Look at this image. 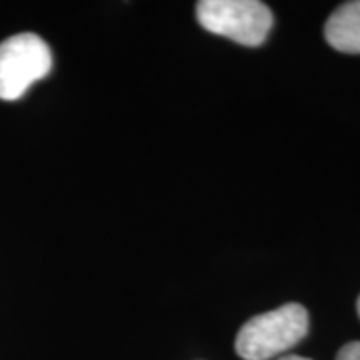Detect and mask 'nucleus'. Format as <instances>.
Instances as JSON below:
<instances>
[{
  "label": "nucleus",
  "instance_id": "1",
  "mask_svg": "<svg viewBox=\"0 0 360 360\" xmlns=\"http://www.w3.org/2000/svg\"><path fill=\"white\" fill-rule=\"evenodd\" d=\"M309 335V312L298 302L258 314L236 335V352L245 360H270L296 347Z\"/></svg>",
  "mask_w": 360,
  "mask_h": 360
},
{
  "label": "nucleus",
  "instance_id": "2",
  "mask_svg": "<svg viewBox=\"0 0 360 360\" xmlns=\"http://www.w3.org/2000/svg\"><path fill=\"white\" fill-rule=\"evenodd\" d=\"M196 18L208 32L245 46H260L272 28V13L258 0H202Z\"/></svg>",
  "mask_w": 360,
  "mask_h": 360
},
{
  "label": "nucleus",
  "instance_id": "3",
  "mask_svg": "<svg viewBox=\"0 0 360 360\" xmlns=\"http://www.w3.org/2000/svg\"><path fill=\"white\" fill-rule=\"evenodd\" d=\"M52 68L51 46L39 34L22 32L0 42V101H18Z\"/></svg>",
  "mask_w": 360,
  "mask_h": 360
},
{
  "label": "nucleus",
  "instance_id": "4",
  "mask_svg": "<svg viewBox=\"0 0 360 360\" xmlns=\"http://www.w3.org/2000/svg\"><path fill=\"white\" fill-rule=\"evenodd\" d=\"M324 37L335 51L360 54V0L340 4L328 16Z\"/></svg>",
  "mask_w": 360,
  "mask_h": 360
},
{
  "label": "nucleus",
  "instance_id": "5",
  "mask_svg": "<svg viewBox=\"0 0 360 360\" xmlns=\"http://www.w3.org/2000/svg\"><path fill=\"white\" fill-rule=\"evenodd\" d=\"M336 360H360V342H348L338 350Z\"/></svg>",
  "mask_w": 360,
  "mask_h": 360
},
{
  "label": "nucleus",
  "instance_id": "6",
  "mask_svg": "<svg viewBox=\"0 0 360 360\" xmlns=\"http://www.w3.org/2000/svg\"><path fill=\"white\" fill-rule=\"evenodd\" d=\"M278 360H310V359H304V356H295V354H290V356H283V359Z\"/></svg>",
  "mask_w": 360,
  "mask_h": 360
},
{
  "label": "nucleus",
  "instance_id": "7",
  "mask_svg": "<svg viewBox=\"0 0 360 360\" xmlns=\"http://www.w3.org/2000/svg\"><path fill=\"white\" fill-rule=\"evenodd\" d=\"M356 310H359V316H360V296H359V302H356Z\"/></svg>",
  "mask_w": 360,
  "mask_h": 360
}]
</instances>
